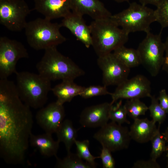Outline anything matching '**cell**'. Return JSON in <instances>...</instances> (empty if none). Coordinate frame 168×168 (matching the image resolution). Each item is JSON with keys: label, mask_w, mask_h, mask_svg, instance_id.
Listing matches in <instances>:
<instances>
[{"label": "cell", "mask_w": 168, "mask_h": 168, "mask_svg": "<svg viewBox=\"0 0 168 168\" xmlns=\"http://www.w3.org/2000/svg\"><path fill=\"white\" fill-rule=\"evenodd\" d=\"M58 140L65 145L67 153L74 144L77 135V131L74 127L72 122L68 119L64 120L56 133Z\"/></svg>", "instance_id": "cell-21"}, {"label": "cell", "mask_w": 168, "mask_h": 168, "mask_svg": "<svg viewBox=\"0 0 168 168\" xmlns=\"http://www.w3.org/2000/svg\"><path fill=\"white\" fill-rule=\"evenodd\" d=\"M111 152L107 148L102 147L100 157L101 160L103 168H115V161L111 154Z\"/></svg>", "instance_id": "cell-31"}, {"label": "cell", "mask_w": 168, "mask_h": 168, "mask_svg": "<svg viewBox=\"0 0 168 168\" xmlns=\"http://www.w3.org/2000/svg\"><path fill=\"white\" fill-rule=\"evenodd\" d=\"M165 50L164 57L162 69L168 75V36L164 42Z\"/></svg>", "instance_id": "cell-34"}, {"label": "cell", "mask_w": 168, "mask_h": 168, "mask_svg": "<svg viewBox=\"0 0 168 168\" xmlns=\"http://www.w3.org/2000/svg\"><path fill=\"white\" fill-rule=\"evenodd\" d=\"M151 103L148 108L150 116L155 123L161 125L165 121L167 114L160 105L158 98L154 95L150 97Z\"/></svg>", "instance_id": "cell-28"}, {"label": "cell", "mask_w": 168, "mask_h": 168, "mask_svg": "<svg viewBox=\"0 0 168 168\" xmlns=\"http://www.w3.org/2000/svg\"><path fill=\"white\" fill-rule=\"evenodd\" d=\"M29 57L28 51L20 42L6 36L0 38V79L16 73V65L21 58Z\"/></svg>", "instance_id": "cell-8"}, {"label": "cell", "mask_w": 168, "mask_h": 168, "mask_svg": "<svg viewBox=\"0 0 168 168\" xmlns=\"http://www.w3.org/2000/svg\"><path fill=\"white\" fill-rule=\"evenodd\" d=\"M56 163L55 167L59 168H92L86 161L84 162L77 154L71 152L62 159L56 157Z\"/></svg>", "instance_id": "cell-23"}, {"label": "cell", "mask_w": 168, "mask_h": 168, "mask_svg": "<svg viewBox=\"0 0 168 168\" xmlns=\"http://www.w3.org/2000/svg\"><path fill=\"white\" fill-rule=\"evenodd\" d=\"M65 116L63 105L56 101L41 108L37 113L35 118L38 124L45 133L52 134L56 133Z\"/></svg>", "instance_id": "cell-13"}, {"label": "cell", "mask_w": 168, "mask_h": 168, "mask_svg": "<svg viewBox=\"0 0 168 168\" xmlns=\"http://www.w3.org/2000/svg\"><path fill=\"white\" fill-rule=\"evenodd\" d=\"M33 124L30 107L21 99L16 84L0 79V155L7 163L24 161Z\"/></svg>", "instance_id": "cell-1"}, {"label": "cell", "mask_w": 168, "mask_h": 168, "mask_svg": "<svg viewBox=\"0 0 168 168\" xmlns=\"http://www.w3.org/2000/svg\"><path fill=\"white\" fill-rule=\"evenodd\" d=\"M160 165L156 160L150 158L148 160H140L135 162L132 168H160Z\"/></svg>", "instance_id": "cell-32"}, {"label": "cell", "mask_w": 168, "mask_h": 168, "mask_svg": "<svg viewBox=\"0 0 168 168\" xmlns=\"http://www.w3.org/2000/svg\"><path fill=\"white\" fill-rule=\"evenodd\" d=\"M163 0H138L141 4L146 6L148 4L152 5L157 7Z\"/></svg>", "instance_id": "cell-35"}, {"label": "cell", "mask_w": 168, "mask_h": 168, "mask_svg": "<svg viewBox=\"0 0 168 168\" xmlns=\"http://www.w3.org/2000/svg\"><path fill=\"white\" fill-rule=\"evenodd\" d=\"M112 105L105 102L85 108L81 112L79 122L84 127H101L106 124L109 119Z\"/></svg>", "instance_id": "cell-14"}, {"label": "cell", "mask_w": 168, "mask_h": 168, "mask_svg": "<svg viewBox=\"0 0 168 168\" xmlns=\"http://www.w3.org/2000/svg\"><path fill=\"white\" fill-rule=\"evenodd\" d=\"M44 17L27 22L24 29L28 44L36 50L56 47L66 40L61 33L60 24Z\"/></svg>", "instance_id": "cell-5"}, {"label": "cell", "mask_w": 168, "mask_h": 168, "mask_svg": "<svg viewBox=\"0 0 168 168\" xmlns=\"http://www.w3.org/2000/svg\"><path fill=\"white\" fill-rule=\"evenodd\" d=\"M124 105L127 115L133 120L145 115L148 110V107L138 98L127 100Z\"/></svg>", "instance_id": "cell-24"}, {"label": "cell", "mask_w": 168, "mask_h": 168, "mask_svg": "<svg viewBox=\"0 0 168 168\" xmlns=\"http://www.w3.org/2000/svg\"><path fill=\"white\" fill-rule=\"evenodd\" d=\"M16 88L22 101L30 108L43 107L51 91V81L39 74L28 71L17 72Z\"/></svg>", "instance_id": "cell-4"}, {"label": "cell", "mask_w": 168, "mask_h": 168, "mask_svg": "<svg viewBox=\"0 0 168 168\" xmlns=\"http://www.w3.org/2000/svg\"><path fill=\"white\" fill-rule=\"evenodd\" d=\"M30 143L31 146L37 149L41 154L47 157L57 156L60 142L54 140L52 134L44 133L30 135Z\"/></svg>", "instance_id": "cell-19"}, {"label": "cell", "mask_w": 168, "mask_h": 168, "mask_svg": "<svg viewBox=\"0 0 168 168\" xmlns=\"http://www.w3.org/2000/svg\"><path fill=\"white\" fill-rule=\"evenodd\" d=\"M85 87L77 85L73 80H65L52 88L51 91L57 97L56 102L63 105L70 102L74 97L80 96Z\"/></svg>", "instance_id": "cell-20"}, {"label": "cell", "mask_w": 168, "mask_h": 168, "mask_svg": "<svg viewBox=\"0 0 168 168\" xmlns=\"http://www.w3.org/2000/svg\"><path fill=\"white\" fill-rule=\"evenodd\" d=\"M35 8L49 20L63 18L72 12V0H34Z\"/></svg>", "instance_id": "cell-15"}, {"label": "cell", "mask_w": 168, "mask_h": 168, "mask_svg": "<svg viewBox=\"0 0 168 168\" xmlns=\"http://www.w3.org/2000/svg\"><path fill=\"white\" fill-rule=\"evenodd\" d=\"M159 103L166 113H168V94L165 89L161 90L157 98Z\"/></svg>", "instance_id": "cell-33"}, {"label": "cell", "mask_w": 168, "mask_h": 168, "mask_svg": "<svg viewBox=\"0 0 168 168\" xmlns=\"http://www.w3.org/2000/svg\"><path fill=\"white\" fill-rule=\"evenodd\" d=\"M167 143L166 151L167 158V167H168V126L166 128L165 131L162 133Z\"/></svg>", "instance_id": "cell-36"}, {"label": "cell", "mask_w": 168, "mask_h": 168, "mask_svg": "<svg viewBox=\"0 0 168 168\" xmlns=\"http://www.w3.org/2000/svg\"><path fill=\"white\" fill-rule=\"evenodd\" d=\"M158 129L152 120L147 118L134 120L130 127L129 133L131 139L140 143L150 141Z\"/></svg>", "instance_id": "cell-18"}, {"label": "cell", "mask_w": 168, "mask_h": 168, "mask_svg": "<svg viewBox=\"0 0 168 168\" xmlns=\"http://www.w3.org/2000/svg\"><path fill=\"white\" fill-rule=\"evenodd\" d=\"M161 34V31L157 34L150 31L146 33L137 49L141 64L153 77L158 74L163 62L165 47Z\"/></svg>", "instance_id": "cell-7"}, {"label": "cell", "mask_w": 168, "mask_h": 168, "mask_svg": "<svg viewBox=\"0 0 168 168\" xmlns=\"http://www.w3.org/2000/svg\"><path fill=\"white\" fill-rule=\"evenodd\" d=\"M111 19L125 32L150 31L151 24L156 21L154 10L146 6L135 2L128 7L113 15Z\"/></svg>", "instance_id": "cell-6"}, {"label": "cell", "mask_w": 168, "mask_h": 168, "mask_svg": "<svg viewBox=\"0 0 168 168\" xmlns=\"http://www.w3.org/2000/svg\"><path fill=\"white\" fill-rule=\"evenodd\" d=\"M160 125L159 124L157 132L150 141L152 144L150 158L156 160L166 151V142L163 134L161 133Z\"/></svg>", "instance_id": "cell-25"}, {"label": "cell", "mask_w": 168, "mask_h": 168, "mask_svg": "<svg viewBox=\"0 0 168 168\" xmlns=\"http://www.w3.org/2000/svg\"><path fill=\"white\" fill-rule=\"evenodd\" d=\"M61 27L68 29L85 46L89 48L92 45L89 26L86 23L83 16L72 12L63 18L60 23Z\"/></svg>", "instance_id": "cell-16"}, {"label": "cell", "mask_w": 168, "mask_h": 168, "mask_svg": "<svg viewBox=\"0 0 168 168\" xmlns=\"http://www.w3.org/2000/svg\"><path fill=\"white\" fill-rule=\"evenodd\" d=\"M107 87L104 85H93L85 87L80 96L84 99H88L93 97L111 95V93L107 90Z\"/></svg>", "instance_id": "cell-30"}, {"label": "cell", "mask_w": 168, "mask_h": 168, "mask_svg": "<svg viewBox=\"0 0 168 168\" xmlns=\"http://www.w3.org/2000/svg\"><path fill=\"white\" fill-rule=\"evenodd\" d=\"M154 11L156 21L162 28L168 27V0H163Z\"/></svg>", "instance_id": "cell-29"}, {"label": "cell", "mask_w": 168, "mask_h": 168, "mask_svg": "<svg viewBox=\"0 0 168 168\" xmlns=\"http://www.w3.org/2000/svg\"><path fill=\"white\" fill-rule=\"evenodd\" d=\"M115 56L124 65L131 68L141 64L139 55L137 49L121 46L113 52Z\"/></svg>", "instance_id": "cell-22"}, {"label": "cell", "mask_w": 168, "mask_h": 168, "mask_svg": "<svg viewBox=\"0 0 168 168\" xmlns=\"http://www.w3.org/2000/svg\"><path fill=\"white\" fill-rule=\"evenodd\" d=\"M97 62L102 71L104 86H117L128 79L130 68L122 63L113 52L98 57Z\"/></svg>", "instance_id": "cell-12"}, {"label": "cell", "mask_w": 168, "mask_h": 168, "mask_svg": "<svg viewBox=\"0 0 168 168\" xmlns=\"http://www.w3.org/2000/svg\"><path fill=\"white\" fill-rule=\"evenodd\" d=\"M30 10L24 0H0V23L8 30L20 31L24 29Z\"/></svg>", "instance_id": "cell-9"}, {"label": "cell", "mask_w": 168, "mask_h": 168, "mask_svg": "<svg viewBox=\"0 0 168 168\" xmlns=\"http://www.w3.org/2000/svg\"><path fill=\"white\" fill-rule=\"evenodd\" d=\"M89 26L91 46L98 57L112 52L128 41L129 34L110 17L94 20Z\"/></svg>", "instance_id": "cell-2"}, {"label": "cell", "mask_w": 168, "mask_h": 168, "mask_svg": "<svg viewBox=\"0 0 168 168\" xmlns=\"http://www.w3.org/2000/svg\"><path fill=\"white\" fill-rule=\"evenodd\" d=\"M151 82L149 80L142 75H138L127 79L117 86L111 96L112 105L120 99L127 100L133 98L150 97L151 95Z\"/></svg>", "instance_id": "cell-11"}, {"label": "cell", "mask_w": 168, "mask_h": 168, "mask_svg": "<svg viewBox=\"0 0 168 168\" xmlns=\"http://www.w3.org/2000/svg\"><path fill=\"white\" fill-rule=\"evenodd\" d=\"M127 113L124 105L120 100L115 105H112L109 113V119L112 122L122 125L124 123L130 124L127 119Z\"/></svg>", "instance_id": "cell-27"}, {"label": "cell", "mask_w": 168, "mask_h": 168, "mask_svg": "<svg viewBox=\"0 0 168 168\" xmlns=\"http://www.w3.org/2000/svg\"><path fill=\"white\" fill-rule=\"evenodd\" d=\"M93 138L112 152L128 148L131 140L127 127L112 121L100 127Z\"/></svg>", "instance_id": "cell-10"}, {"label": "cell", "mask_w": 168, "mask_h": 168, "mask_svg": "<svg viewBox=\"0 0 168 168\" xmlns=\"http://www.w3.org/2000/svg\"><path fill=\"white\" fill-rule=\"evenodd\" d=\"M72 12L94 20L110 18L112 15L100 0H72Z\"/></svg>", "instance_id": "cell-17"}, {"label": "cell", "mask_w": 168, "mask_h": 168, "mask_svg": "<svg viewBox=\"0 0 168 168\" xmlns=\"http://www.w3.org/2000/svg\"><path fill=\"white\" fill-rule=\"evenodd\" d=\"M75 144L77 151V154L82 160H84L92 168H96L97 164L95 160L100 158V156H95L91 153L89 149V141L88 140L82 141L75 140Z\"/></svg>", "instance_id": "cell-26"}, {"label": "cell", "mask_w": 168, "mask_h": 168, "mask_svg": "<svg viewBox=\"0 0 168 168\" xmlns=\"http://www.w3.org/2000/svg\"><path fill=\"white\" fill-rule=\"evenodd\" d=\"M45 50L36 67L38 73L50 81L73 80L83 75L84 71L69 57L62 54L56 47Z\"/></svg>", "instance_id": "cell-3"}, {"label": "cell", "mask_w": 168, "mask_h": 168, "mask_svg": "<svg viewBox=\"0 0 168 168\" xmlns=\"http://www.w3.org/2000/svg\"><path fill=\"white\" fill-rule=\"evenodd\" d=\"M118 2H128L129 0H112Z\"/></svg>", "instance_id": "cell-37"}]
</instances>
